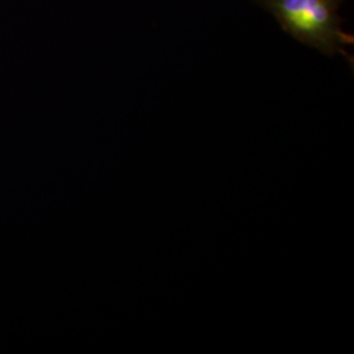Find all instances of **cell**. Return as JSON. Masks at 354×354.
<instances>
[{
  "instance_id": "cell-1",
  "label": "cell",
  "mask_w": 354,
  "mask_h": 354,
  "mask_svg": "<svg viewBox=\"0 0 354 354\" xmlns=\"http://www.w3.org/2000/svg\"><path fill=\"white\" fill-rule=\"evenodd\" d=\"M272 13L282 29L299 42L324 54L342 53L353 45L344 32L339 8L342 0H257Z\"/></svg>"
}]
</instances>
